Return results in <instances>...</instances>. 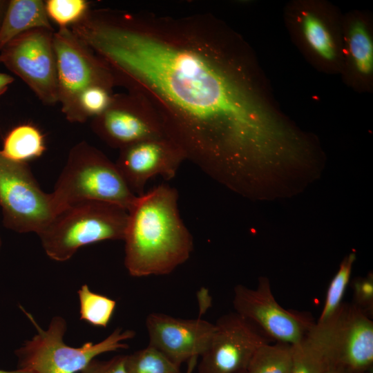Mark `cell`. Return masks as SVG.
<instances>
[{
	"mask_svg": "<svg viewBox=\"0 0 373 373\" xmlns=\"http://www.w3.org/2000/svg\"><path fill=\"white\" fill-rule=\"evenodd\" d=\"M305 37L309 46L322 57L332 59L335 50L331 36L323 22L311 13L303 19Z\"/></svg>",
	"mask_w": 373,
	"mask_h": 373,
	"instance_id": "24",
	"label": "cell"
},
{
	"mask_svg": "<svg viewBox=\"0 0 373 373\" xmlns=\"http://www.w3.org/2000/svg\"><path fill=\"white\" fill-rule=\"evenodd\" d=\"M242 373H247V372H242Z\"/></svg>",
	"mask_w": 373,
	"mask_h": 373,
	"instance_id": "34",
	"label": "cell"
},
{
	"mask_svg": "<svg viewBox=\"0 0 373 373\" xmlns=\"http://www.w3.org/2000/svg\"><path fill=\"white\" fill-rule=\"evenodd\" d=\"M80 320L95 327H106L114 313L116 302L92 291L86 284L77 291Z\"/></svg>",
	"mask_w": 373,
	"mask_h": 373,
	"instance_id": "19",
	"label": "cell"
},
{
	"mask_svg": "<svg viewBox=\"0 0 373 373\" xmlns=\"http://www.w3.org/2000/svg\"><path fill=\"white\" fill-rule=\"evenodd\" d=\"M46 149L44 136L40 129L32 124H22L8 133L0 151L10 160L26 163L41 156Z\"/></svg>",
	"mask_w": 373,
	"mask_h": 373,
	"instance_id": "17",
	"label": "cell"
},
{
	"mask_svg": "<svg viewBox=\"0 0 373 373\" xmlns=\"http://www.w3.org/2000/svg\"><path fill=\"white\" fill-rule=\"evenodd\" d=\"M36 28L54 30L41 0H10L0 26V50L17 36Z\"/></svg>",
	"mask_w": 373,
	"mask_h": 373,
	"instance_id": "16",
	"label": "cell"
},
{
	"mask_svg": "<svg viewBox=\"0 0 373 373\" xmlns=\"http://www.w3.org/2000/svg\"><path fill=\"white\" fill-rule=\"evenodd\" d=\"M126 363L129 373H182L180 366L150 345L126 355Z\"/></svg>",
	"mask_w": 373,
	"mask_h": 373,
	"instance_id": "21",
	"label": "cell"
},
{
	"mask_svg": "<svg viewBox=\"0 0 373 373\" xmlns=\"http://www.w3.org/2000/svg\"><path fill=\"white\" fill-rule=\"evenodd\" d=\"M37 329V334L15 350L17 368L33 373H76L81 372L97 356L128 348L124 343L135 336L133 330L115 329L104 340L94 343H85L75 347L66 345L64 337L67 329L66 320L57 316L44 329L32 316L23 310Z\"/></svg>",
	"mask_w": 373,
	"mask_h": 373,
	"instance_id": "5",
	"label": "cell"
},
{
	"mask_svg": "<svg viewBox=\"0 0 373 373\" xmlns=\"http://www.w3.org/2000/svg\"><path fill=\"white\" fill-rule=\"evenodd\" d=\"M128 213L100 201H83L57 213L38 233L46 255L66 261L82 247L104 240H124Z\"/></svg>",
	"mask_w": 373,
	"mask_h": 373,
	"instance_id": "4",
	"label": "cell"
},
{
	"mask_svg": "<svg viewBox=\"0 0 373 373\" xmlns=\"http://www.w3.org/2000/svg\"><path fill=\"white\" fill-rule=\"evenodd\" d=\"M0 206L4 225L19 233L41 232L56 215L51 193L39 186L26 163L0 151Z\"/></svg>",
	"mask_w": 373,
	"mask_h": 373,
	"instance_id": "7",
	"label": "cell"
},
{
	"mask_svg": "<svg viewBox=\"0 0 373 373\" xmlns=\"http://www.w3.org/2000/svg\"><path fill=\"white\" fill-rule=\"evenodd\" d=\"M150 345L155 347L178 365L200 356L207 348L215 324L207 321L175 318L151 313L146 320Z\"/></svg>",
	"mask_w": 373,
	"mask_h": 373,
	"instance_id": "13",
	"label": "cell"
},
{
	"mask_svg": "<svg viewBox=\"0 0 373 373\" xmlns=\"http://www.w3.org/2000/svg\"><path fill=\"white\" fill-rule=\"evenodd\" d=\"M185 160L181 149L168 137L162 136L120 149L115 164L128 188L139 196L144 193L145 185L151 178H173Z\"/></svg>",
	"mask_w": 373,
	"mask_h": 373,
	"instance_id": "12",
	"label": "cell"
},
{
	"mask_svg": "<svg viewBox=\"0 0 373 373\" xmlns=\"http://www.w3.org/2000/svg\"><path fill=\"white\" fill-rule=\"evenodd\" d=\"M54 32L46 28L30 30L0 50V62L20 77L46 105L58 102Z\"/></svg>",
	"mask_w": 373,
	"mask_h": 373,
	"instance_id": "8",
	"label": "cell"
},
{
	"mask_svg": "<svg viewBox=\"0 0 373 373\" xmlns=\"http://www.w3.org/2000/svg\"><path fill=\"white\" fill-rule=\"evenodd\" d=\"M354 305L370 316L373 312V277L370 274L364 278H357L352 285Z\"/></svg>",
	"mask_w": 373,
	"mask_h": 373,
	"instance_id": "26",
	"label": "cell"
},
{
	"mask_svg": "<svg viewBox=\"0 0 373 373\" xmlns=\"http://www.w3.org/2000/svg\"><path fill=\"white\" fill-rule=\"evenodd\" d=\"M57 72L58 102L70 122L84 123L79 106L81 95L93 86L113 89L116 86L111 70L103 60L82 42L69 28L53 33Z\"/></svg>",
	"mask_w": 373,
	"mask_h": 373,
	"instance_id": "6",
	"label": "cell"
},
{
	"mask_svg": "<svg viewBox=\"0 0 373 373\" xmlns=\"http://www.w3.org/2000/svg\"><path fill=\"white\" fill-rule=\"evenodd\" d=\"M340 311L327 322L316 321L299 341L291 345V373H324L331 365Z\"/></svg>",
	"mask_w": 373,
	"mask_h": 373,
	"instance_id": "15",
	"label": "cell"
},
{
	"mask_svg": "<svg viewBox=\"0 0 373 373\" xmlns=\"http://www.w3.org/2000/svg\"><path fill=\"white\" fill-rule=\"evenodd\" d=\"M291 345L283 342L267 343L254 354L247 373H291Z\"/></svg>",
	"mask_w": 373,
	"mask_h": 373,
	"instance_id": "18",
	"label": "cell"
},
{
	"mask_svg": "<svg viewBox=\"0 0 373 373\" xmlns=\"http://www.w3.org/2000/svg\"><path fill=\"white\" fill-rule=\"evenodd\" d=\"M331 365L347 373H367L372 367L373 321L354 304L343 303L341 309Z\"/></svg>",
	"mask_w": 373,
	"mask_h": 373,
	"instance_id": "14",
	"label": "cell"
},
{
	"mask_svg": "<svg viewBox=\"0 0 373 373\" xmlns=\"http://www.w3.org/2000/svg\"><path fill=\"white\" fill-rule=\"evenodd\" d=\"M13 81L14 79L12 76L6 73H0V96L7 90Z\"/></svg>",
	"mask_w": 373,
	"mask_h": 373,
	"instance_id": "28",
	"label": "cell"
},
{
	"mask_svg": "<svg viewBox=\"0 0 373 373\" xmlns=\"http://www.w3.org/2000/svg\"><path fill=\"white\" fill-rule=\"evenodd\" d=\"M324 373H347V372H345L343 368H341V367L338 365H331Z\"/></svg>",
	"mask_w": 373,
	"mask_h": 373,
	"instance_id": "30",
	"label": "cell"
},
{
	"mask_svg": "<svg viewBox=\"0 0 373 373\" xmlns=\"http://www.w3.org/2000/svg\"><path fill=\"white\" fill-rule=\"evenodd\" d=\"M91 128L106 144L119 150L166 136L156 111L142 97L130 92L113 94L107 108L93 118Z\"/></svg>",
	"mask_w": 373,
	"mask_h": 373,
	"instance_id": "11",
	"label": "cell"
},
{
	"mask_svg": "<svg viewBox=\"0 0 373 373\" xmlns=\"http://www.w3.org/2000/svg\"><path fill=\"white\" fill-rule=\"evenodd\" d=\"M350 50L356 67L363 74H369L373 67V46L365 25L355 22L350 32Z\"/></svg>",
	"mask_w": 373,
	"mask_h": 373,
	"instance_id": "23",
	"label": "cell"
},
{
	"mask_svg": "<svg viewBox=\"0 0 373 373\" xmlns=\"http://www.w3.org/2000/svg\"><path fill=\"white\" fill-rule=\"evenodd\" d=\"M77 35L116 86L152 106L186 160L214 180L245 175L278 137L242 46L209 15L97 9Z\"/></svg>",
	"mask_w": 373,
	"mask_h": 373,
	"instance_id": "1",
	"label": "cell"
},
{
	"mask_svg": "<svg viewBox=\"0 0 373 373\" xmlns=\"http://www.w3.org/2000/svg\"><path fill=\"white\" fill-rule=\"evenodd\" d=\"M113 90L102 86H93L86 89L79 97V106L86 121L102 114L112 99Z\"/></svg>",
	"mask_w": 373,
	"mask_h": 373,
	"instance_id": "25",
	"label": "cell"
},
{
	"mask_svg": "<svg viewBox=\"0 0 373 373\" xmlns=\"http://www.w3.org/2000/svg\"><path fill=\"white\" fill-rule=\"evenodd\" d=\"M177 190L159 184L137 197L128 211L124 265L134 277L166 275L185 262L193 249L183 222Z\"/></svg>",
	"mask_w": 373,
	"mask_h": 373,
	"instance_id": "2",
	"label": "cell"
},
{
	"mask_svg": "<svg viewBox=\"0 0 373 373\" xmlns=\"http://www.w3.org/2000/svg\"><path fill=\"white\" fill-rule=\"evenodd\" d=\"M259 328L236 312L224 314L215 323L210 343L200 356L197 373H242L257 349L269 343Z\"/></svg>",
	"mask_w": 373,
	"mask_h": 373,
	"instance_id": "10",
	"label": "cell"
},
{
	"mask_svg": "<svg viewBox=\"0 0 373 373\" xmlns=\"http://www.w3.org/2000/svg\"><path fill=\"white\" fill-rule=\"evenodd\" d=\"M233 306L235 312L277 342L294 344L316 323L307 313L283 307L276 301L266 277H260L254 289L236 285L233 289Z\"/></svg>",
	"mask_w": 373,
	"mask_h": 373,
	"instance_id": "9",
	"label": "cell"
},
{
	"mask_svg": "<svg viewBox=\"0 0 373 373\" xmlns=\"http://www.w3.org/2000/svg\"><path fill=\"white\" fill-rule=\"evenodd\" d=\"M45 8L49 19L59 28H70L82 20L90 10L86 0H47Z\"/></svg>",
	"mask_w": 373,
	"mask_h": 373,
	"instance_id": "22",
	"label": "cell"
},
{
	"mask_svg": "<svg viewBox=\"0 0 373 373\" xmlns=\"http://www.w3.org/2000/svg\"><path fill=\"white\" fill-rule=\"evenodd\" d=\"M51 196L56 214L83 201L112 203L128 211L137 197L115 164L85 141L70 149Z\"/></svg>",
	"mask_w": 373,
	"mask_h": 373,
	"instance_id": "3",
	"label": "cell"
},
{
	"mask_svg": "<svg viewBox=\"0 0 373 373\" xmlns=\"http://www.w3.org/2000/svg\"><path fill=\"white\" fill-rule=\"evenodd\" d=\"M0 373H33V372L26 370L17 368V370H5L0 369Z\"/></svg>",
	"mask_w": 373,
	"mask_h": 373,
	"instance_id": "32",
	"label": "cell"
},
{
	"mask_svg": "<svg viewBox=\"0 0 373 373\" xmlns=\"http://www.w3.org/2000/svg\"><path fill=\"white\" fill-rule=\"evenodd\" d=\"M1 238H0V249H1Z\"/></svg>",
	"mask_w": 373,
	"mask_h": 373,
	"instance_id": "33",
	"label": "cell"
},
{
	"mask_svg": "<svg viewBox=\"0 0 373 373\" xmlns=\"http://www.w3.org/2000/svg\"><path fill=\"white\" fill-rule=\"evenodd\" d=\"M126 355H117L108 361L92 360L80 373H129Z\"/></svg>",
	"mask_w": 373,
	"mask_h": 373,
	"instance_id": "27",
	"label": "cell"
},
{
	"mask_svg": "<svg viewBox=\"0 0 373 373\" xmlns=\"http://www.w3.org/2000/svg\"><path fill=\"white\" fill-rule=\"evenodd\" d=\"M1 63V62H0Z\"/></svg>",
	"mask_w": 373,
	"mask_h": 373,
	"instance_id": "35",
	"label": "cell"
},
{
	"mask_svg": "<svg viewBox=\"0 0 373 373\" xmlns=\"http://www.w3.org/2000/svg\"><path fill=\"white\" fill-rule=\"evenodd\" d=\"M198 357H193L187 361V368L186 373H193L198 362Z\"/></svg>",
	"mask_w": 373,
	"mask_h": 373,
	"instance_id": "29",
	"label": "cell"
},
{
	"mask_svg": "<svg viewBox=\"0 0 373 373\" xmlns=\"http://www.w3.org/2000/svg\"><path fill=\"white\" fill-rule=\"evenodd\" d=\"M8 3V1L0 0V26Z\"/></svg>",
	"mask_w": 373,
	"mask_h": 373,
	"instance_id": "31",
	"label": "cell"
},
{
	"mask_svg": "<svg viewBox=\"0 0 373 373\" xmlns=\"http://www.w3.org/2000/svg\"><path fill=\"white\" fill-rule=\"evenodd\" d=\"M355 260L356 255L354 253H352L346 256L341 263L338 270L328 286L323 309L318 322L324 323L329 321L341 309Z\"/></svg>",
	"mask_w": 373,
	"mask_h": 373,
	"instance_id": "20",
	"label": "cell"
}]
</instances>
